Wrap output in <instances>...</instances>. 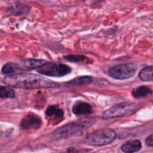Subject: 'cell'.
Segmentation results:
<instances>
[{
  "label": "cell",
  "instance_id": "obj_1",
  "mask_svg": "<svg viewBox=\"0 0 153 153\" xmlns=\"http://www.w3.org/2000/svg\"><path fill=\"white\" fill-rule=\"evenodd\" d=\"M4 82L8 86L25 89L55 88L59 86L58 84L54 83L52 81L46 80L34 75H23L21 73L7 76L4 79Z\"/></svg>",
  "mask_w": 153,
  "mask_h": 153
},
{
  "label": "cell",
  "instance_id": "obj_2",
  "mask_svg": "<svg viewBox=\"0 0 153 153\" xmlns=\"http://www.w3.org/2000/svg\"><path fill=\"white\" fill-rule=\"evenodd\" d=\"M94 122L95 119L90 118L81 120L77 122L70 123L58 128L56 131H54L53 134L58 139H65L72 136L82 135L87 128L94 125Z\"/></svg>",
  "mask_w": 153,
  "mask_h": 153
},
{
  "label": "cell",
  "instance_id": "obj_3",
  "mask_svg": "<svg viewBox=\"0 0 153 153\" xmlns=\"http://www.w3.org/2000/svg\"><path fill=\"white\" fill-rule=\"evenodd\" d=\"M116 137V131L113 129L99 130L88 136L85 138V142L91 146H105L111 143Z\"/></svg>",
  "mask_w": 153,
  "mask_h": 153
},
{
  "label": "cell",
  "instance_id": "obj_4",
  "mask_svg": "<svg viewBox=\"0 0 153 153\" xmlns=\"http://www.w3.org/2000/svg\"><path fill=\"white\" fill-rule=\"evenodd\" d=\"M36 70L40 74L51 77H63L72 72V69L66 64L52 62H46Z\"/></svg>",
  "mask_w": 153,
  "mask_h": 153
},
{
  "label": "cell",
  "instance_id": "obj_5",
  "mask_svg": "<svg viewBox=\"0 0 153 153\" xmlns=\"http://www.w3.org/2000/svg\"><path fill=\"white\" fill-rule=\"evenodd\" d=\"M137 67L131 64H122L111 67L108 71L109 76L117 80H124L136 74Z\"/></svg>",
  "mask_w": 153,
  "mask_h": 153
},
{
  "label": "cell",
  "instance_id": "obj_6",
  "mask_svg": "<svg viewBox=\"0 0 153 153\" xmlns=\"http://www.w3.org/2000/svg\"><path fill=\"white\" fill-rule=\"evenodd\" d=\"M137 106L138 105L136 103L118 105L113 106L103 112L102 117L103 119H111V118L127 116V115H130L134 113V111L137 109Z\"/></svg>",
  "mask_w": 153,
  "mask_h": 153
},
{
  "label": "cell",
  "instance_id": "obj_7",
  "mask_svg": "<svg viewBox=\"0 0 153 153\" xmlns=\"http://www.w3.org/2000/svg\"><path fill=\"white\" fill-rule=\"evenodd\" d=\"M41 125L42 120L40 117L31 113L24 117L20 123V127L23 130L37 129Z\"/></svg>",
  "mask_w": 153,
  "mask_h": 153
},
{
  "label": "cell",
  "instance_id": "obj_8",
  "mask_svg": "<svg viewBox=\"0 0 153 153\" xmlns=\"http://www.w3.org/2000/svg\"><path fill=\"white\" fill-rule=\"evenodd\" d=\"M73 112L76 115H88L92 114L93 108L89 103L78 102L73 105Z\"/></svg>",
  "mask_w": 153,
  "mask_h": 153
},
{
  "label": "cell",
  "instance_id": "obj_9",
  "mask_svg": "<svg viewBox=\"0 0 153 153\" xmlns=\"http://www.w3.org/2000/svg\"><path fill=\"white\" fill-rule=\"evenodd\" d=\"M142 143L140 140H132L126 142L121 146V150L123 152H137L141 149Z\"/></svg>",
  "mask_w": 153,
  "mask_h": 153
},
{
  "label": "cell",
  "instance_id": "obj_10",
  "mask_svg": "<svg viewBox=\"0 0 153 153\" xmlns=\"http://www.w3.org/2000/svg\"><path fill=\"white\" fill-rule=\"evenodd\" d=\"M23 71L22 67L19 64L14 63H7L4 64L1 68V73L5 76H12V75L21 73Z\"/></svg>",
  "mask_w": 153,
  "mask_h": 153
},
{
  "label": "cell",
  "instance_id": "obj_11",
  "mask_svg": "<svg viewBox=\"0 0 153 153\" xmlns=\"http://www.w3.org/2000/svg\"><path fill=\"white\" fill-rule=\"evenodd\" d=\"M92 77L88 76H85L75 78V79L69 81V82H67L65 84L67 85H70V86H87V85L92 83Z\"/></svg>",
  "mask_w": 153,
  "mask_h": 153
},
{
  "label": "cell",
  "instance_id": "obj_12",
  "mask_svg": "<svg viewBox=\"0 0 153 153\" xmlns=\"http://www.w3.org/2000/svg\"><path fill=\"white\" fill-rule=\"evenodd\" d=\"M46 62V61L44 60L28 58V59H25L23 61V65L25 68L28 69V70H37Z\"/></svg>",
  "mask_w": 153,
  "mask_h": 153
},
{
  "label": "cell",
  "instance_id": "obj_13",
  "mask_svg": "<svg viewBox=\"0 0 153 153\" xmlns=\"http://www.w3.org/2000/svg\"><path fill=\"white\" fill-rule=\"evenodd\" d=\"M139 78L143 82H153V66L144 67L139 72Z\"/></svg>",
  "mask_w": 153,
  "mask_h": 153
},
{
  "label": "cell",
  "instance_id": "obj_14",
  "mask_svg": "<svg viewBox=\"0 0 153 153\" xmlns=\"http://www.w3.org/2000/svg\"><path fill=\"white\" fill-rule=\"evenodd\" d=\"M152 91L150 89V88L146 86H140L138 88H136L133 89L131 94L133 97L136 99L142 98L148 96L149 94H152Z\"/></svg>",
  "mask_w": 153,
  "mask_h": 153
},
{
  "label": "cell",
  "instance_id": "obj_15",
  "mask_svg": "<svg viewBox=\"0 0 153 153\" xmlns=\"http://www.w3.org/2000/svg\"><path fill=\"white\" fill-rule=\"evenodd\" d=\"M0 97L1 99H13L15 92L11 88L1 86L0 88Z\"/></svg>",
  "mask_w": 153,
  "mask_h": 153
},
{
  "label": "cell",
  "instance_id": "obj_16",
  "mask_svg": "<svg viewBox=\"0 0 153 153\" xmlns=\"http://www.w3.org/2000/svg\"><path fill=\"white\" fill-rule=\"evenodd\" d=\"M64 58L72 62H82L87 59V57L82 55H69L64 56Z\"/></svg>",
  "mask_w": 153,
  "mask_h": 153
},
{
  "label": "cell",
  "instance_id": "obj_17",
  "mask_svg": "<svg viewBox=\"0 0 153 153\" xmlns=\"http://www.w3.org/2000/svg\"><path fill=\"white\" fill-rule=\"evenodd\" d=\"M59 108L55 105H50L46 110V115L47 117H53L54 115L57 117Z\"/></svg>",
  "mask_w": 153,
  "mask_h": 153
},
{
  "label": "cell",
  "instance_id": "obj_18",
  "mask_svg": "<svg viewBox=\"0 0 153 153\" xmlns=\"http://www.w3.org/2000/svg\"><path fill=\"white\" fill-rule=\"evenodd\" d=\"M146 144L148 146H153V134L149 135L146 139Z\"/></svg>",
  "mask_w": 153,
  "mask_h": 153
}]
</instances>
